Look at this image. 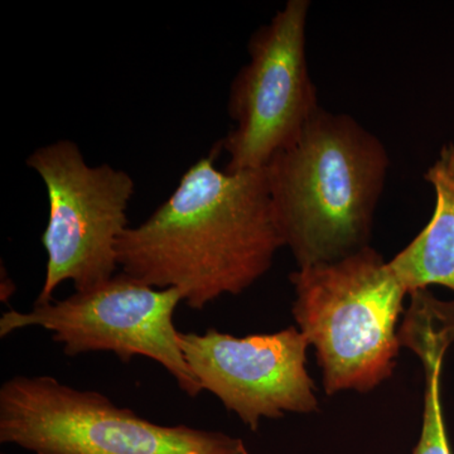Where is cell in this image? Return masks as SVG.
Segmentation results:
<instances>
[{"label":"cell","instance_id":"30bf717a","mask_svg":"<svg viewBox=\"0 0 454 454\" xmlns=\"http://www.w3.org/2000/svg\"><path fill=\"white\" fill-rule=\"evenodd\" d=\"M453 342L452 334L433 327L415 328L403 336L402 345L418 355L426 375L422 433L413 454H452L442 408L441 379L444 355Z\"/></svg>","mask_w":454,"mask_h":454},{"label":"cell","instance_id":"9c48e42d","mask_svg":"<svg viewBox=\"0 0 454 454\" xmlns=\"http://www.w3.org/2000/svg\"><path fill=\"white\" fill-rule=\"evenodd\" d=\"M424 179L435 191V208L428 225L390 260L409 295L432 284L454 292V143L442 146Z\"/></svg>","mask_w":454,"mask_h":454},{"label":"cell","instance_id":"5b68a950","mask_svg":"<svg viewBox=\"0 0 454 454\" xmlns=\"http://www.w3.org/2000/svg\"><path fill=\"white\" fill-rule=\"evenodd\" d=\"M43 181L50 217L42 235L47 254L44 284L35 304L53 301L64 282L76 292L97 288L118 270L116 245L128 229L136 192L129 173L110 164L90 166L73 140L40 146L26 160Z\"/></svg>","mask_w":454,"mask_h":454},{"label":"cell","instance_id":"6da1fadb","mask_svg":"<svg viewBox=\"0 0 454 454\" xmlns=\"http://www.w3.org/2000/svg\"><path fill=\"white\" fill-rule=\"evenodd\" d=\"M221 151L220 140L116 245L121 271L157 289H177L192 309L249 289L284 247L265 168L219 169Z\"/></svg>","mask_w":454,"mask_h":454},{"label":"cell","instance_id":"7a4b0ae2","mask_svg":"<svg viewBox=\"0 0 454 454\" xmlns=\"http://www.w3.org/2000/svg\"><path fill=\"white\" fill-rule=\"evenodd\" d=\"M390 157L346 114L319 109L291 146L265 167L278 229L298 269L370 247Z\"/></svg>","mask_w":454,"mask_h":454},{"label":"cell","instance_id":"277c9868","mask_svg":"<svg viewBox=\"0 0 454 454\" xmlns=\"http://www.w3.org/2000/svg\"><path fill=\"white\" fill-rule=\"evenodd\" d=\"M0 442L35 454H250L243 439L160 426L104 394L46 375L3 382Z\"/></svg>","mask_w":454,"mask_h":454},{"label":"cell","instance_id":"52a82bcc","mask_svg":"<svg viewBox=\"0 0 454 454\" xmlns=\"http://www.w3.org/2000/svg\"><path fill=\"white\" fill-rule=\"evenodd\" d=\"M181 301L177 289H157L121 271L97 288L35 304L29 312L7 310L0 318V337L35 325L50 331L67 356L106 351L122 363L152 358L179 389L196 397L203 389L184 360L173 324Z\"/></svg>","mask_w":454,"mask_h":454},{"label":"cell","instance_id":"ba28073f","mask_svg":"<svg viewBox=\"0 0 454 454\" xmlns=\"http://www.w3.org/2000/svg\"><path fill=\"white\" fill-rule=\"evenodd\" d=\"M178 345L202 389L219 397L252 432L262 418L318 411L315 384L306 369L309 342L295 327L247 337L214 328L179 333Z\"/></svg>","mask_w":454,"mask_h":454},{"label":"cell","instance_id":"3957f363","mask_svg":"<svg viewBox=\"0 0 454 454\" xmlns=\"http://www.w3.org/2000/svg\"><path fill=\"white\" fill-rule=\"evenodd\" d=\"M289 279L293 316L316 348L327 395L369 393L391 378L402 348L397 322L409 293L381 254L367 247L298 269Z\"/></svg>","mask_w":454,"mask_h":454},{"label":"cell","instance_id":"8992f818","mask_svg":"<svg viewBox=\"0 0 454 454\" xmlns=\"http://www.w3.org/2000/svg\"><path fill=\"white\" fill-rule=\"evenodd\" d=\"M309 7V0H288L250 35L249 62L232 80L227 101L235 127L221 140L226 172L265 168L321 109L307 62Z\"/></svg>","mask_w":454,"mask_h":454}]
</instances>
